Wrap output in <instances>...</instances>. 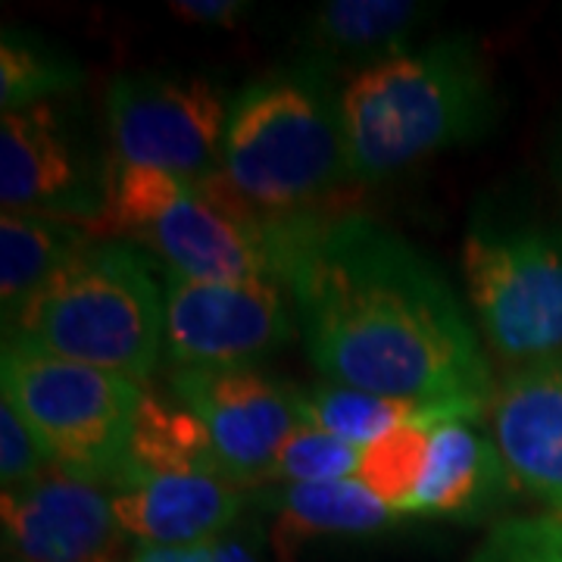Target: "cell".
Listing matches in <instances>:
<instances>
[{
	"label": "cell",
	"instance_id": "cell-1",
	"mask_svg": "<svg viewBox=\"0 0 562 562\" xmlns=\"http://www.w3.org/2000/svg\"><path fill=\"white\" fill-rule=\"evenodd\" d=\"M279 281L325 382L384 397L484 401V341L441 269L372 216H294L272 225Z\"/></svg>",
	"mask_w": 562,
	"mask_h": 562
},
{
	"label": "cell",
	"instance_id": "cell-2",
	"mask_svg": "<svg viewBox=\"0 0 562 562\" xmlns=\"http://www.w3.org/2000/svg\"><path fill=\"white\" fill-rule=\"evenodd\" d=\"M497 88L472 38L428 41L360 69L341 88L350 181L372 184L487 135Z\"/></svg>",
	"mask_w": 562,
	"mask_h": 562
},
{
	"label": "cell",
	"instance_id": "cell-3",
	"mask_svg": "<svg viewBox=\"0 0 562 562\" xmlns=\"http://www.w3.org/2000/svg\"><path fill=\"white\" fill-rule=\"evenodd\" d=\"M220 179L250 216H310L347 176L341 91L319 60L254 79L232 103Z\"/></svg>",
	"mask_w": 562,
	"mask_h": 562
},
{
	"label": "cell",
	"instance_id": "cell-4",
	"mask_svg": "<svg viewBox=\"0 0 562 562\" xmlns=\"http://www.w3.org/2000/svg\"><path fill=\"white\" fill-rule=\"evenodd\" d=\"M162 319V288L150 262L132 244L94 238L3 322V341L140 384L160 362Z\"/></svg>",
	"mask_w": 562,
	"mask_h": 562
},
{
	"label": "cell",
	"instance_id": "cell-5",
	"mask_svg": "<svg viewBox=\"0 0 562 562\" xmlns=\"http://www.w3.org/2000/svg\"><path fill=\"white\" fill-rule=\"evenodd\" d=\"M272 225L250 216L220 172L188 181L162 169L113 162L103 179L101 238L140 244L162 269L184 279H279Z\"/></svg>",
	"mask_w": 562,
	"mask_h": 562
},
{
	"label": "cell",
	"instance_id": "cell-6",
	"mask_svg": "<svg viewBox=\"0 0 562 562\" xmlns=\"http://www.w3.org/2000/svg\"><path fill=\"white\" fill-rule=\"evenodd\" d=\"M0 387L57 469L91 482L116 479L147 394L138 382L3 341Z\"/></svg>",
	"mask_w": 562,
	"mask_h": 562
},
{
	"label": "cell",
	"instance_id": "cell-7",
	"mask_svg": "<svg viewBox=\"0 0 562 562\" xmlns=\"http://www.w3.org/2000/svg\"><path fill=\"white\" fill-rule=\"evenodd\" d=\"M460 257L465 301L491 353L513 369L562 360V225L479 222Z\"/></svg>",
	"mask_w": 562,
	"mask_h": 562
},
{
	"label": "cell",
	"instance_id": "cell-8",
	"mask_svg": "<svg viewBox=\"0 0 562 562\" xmlns=\"http://www.w3.org/2000/svg\"><path fill=\"white\" fill-rule=\"evenodd\" d=\"M232 103L203 76L135 72L106 91L116 162L162 169L188 181L220 172Z\"/></svg>",
	"mask_w": 562,
	"mask_h": 562
},
{
	"label": "cell",
	"instance_id": "cell-9",
	"mask_svg": "<svg viewBox=\"0 0 562 562\" xmlns=\"http://www.w3.org/2000/svg\"><path fill=\"white\" fill-rule=\"evenodd\" d=\"M162 353L176 369H235L301 335L279 279L198 281L162 269Z\"/></svg>",
	"mask_w": 562,
	"mask_h": 562
},
{
	"label": "cell",
	"instance_id": "cell-10",
	"mask_svg": "<svg viewBox=\"0 0 562 562\" xmlns=\"http://www.w3.org/2000/svg\"><path fill=\"white\" fill-rule=\"evenodd\" d=\"M172 394L206 428L222 475L235 484L266 482L281 443L301 425L297 387L254 366L176 369Z\"/></svg>",
	"mask_w": 562,
	"mask_h": 562
},
{
	"label": "cell",
	"instance_id": "cell-11",
	"mask_svg": "<svg viewBox=\"0 0 562 562\" xmlns=\"http://www.w3.org/2000/svg\"><path fill=\"white\" fill-rule=\"evenodd\" d=\"M0 206L72 222L101 238L103 184L88 176L54 101L0 116Z\"/></svg>",
	"mask_w": 562,
	"mask_h": 562
},
{
	"label": "cell",
	"instance_id": "cell-12",
	"mask_svg": "<svg viewBox=\"0 0 562 562\" xmlns=\"http://www.w3.org/2000/svg\"><path fill=\"white\" fill-rule=\"evenodd\" d=\"M0 525L10 562H116L128 538L116 522L113 494L63 469L3 491Z\"/></svg>",
	"mask_w": 562,
	"mask_h": 562
},
{
	"label": "cell",
	"instance_id": "cell-13",
	"mask_svg": "<svg viewBox=\"0 0 562 562\" xmlns=\"http://www.w3.org/2000/svg\"><path fill=\"white\" fill-rule=\"evenodd\" d=\"M484 416L509 482L562 516V360L509 369Z\"/></svg>",
	"mask_w": 562,
	"mask_h": 562
},
{
	"label": "cell",
	"instance_id": "cell-14",
	"mask_svg": "<svg viewBox=\"0 0 562 562\" xmlns=\"http://www.w3.org/2000/svg\"><path fill=\"white\" fill-rule=\"evenodd\" d=\"M238 484L206 472H172L116 484L113 513L138 547H210L241 516Z\"/></svg>",
	"mask_w": 562,
	"mask_h": 562
},
{
	"label": "cell",
	"instance_id": "cell-15",
	"mask_svg": "<svg viewBox=\"0 0 562 562\" xmlns=\"http://www.w3.org/2000/svg\"><path fill=\"white\" fill-rule=\"evenodd\" d=\"M513 487L501 450L479 419H447L431 428L428 462L403 516H475Z\"/></svg>",
	"mask_w": 562,
	"mask_h": 562
},
{
	"label": "cell",
	"instance_id": "cell-16",
	"mask_svg": "<svg viewBox=\"0 0 562 562\" xmlns=\"http://www.w3.org/2000/svg\"><path fill=\"white\" fill-rule=\"evenodd\" d=\"M301 422L316 425L341 441L369 447L409 425H441L447 419H482L487 403L453 397V401H416L384 397L344 384H306L297 387Z\"/></svg>",
	"mask_w": 562,
	"mask_h": 562
},
{
	"label": "cell",
	"instance_id": "cell-17",
	"mask_svg": "<svg viewBox=\"0 0 562 562\" xmlns=\"http://www.w3.org/2000/svg\"><path fill=\"white\" fill-rule=\"evenodd\" d=\"M272 541L284 562L313 538H366L394 528L403 516L357 479L325 484H284L272 497Z\"/></svg>",
	"mask_w": 562,
	"mask_h": 562
},
{
	"label": "cell",
	"instance_id": "cell-18",
	"mask_svg": "<svg viewBox=\"0 0 562 562\" xmlns=\"http://www.w3.org/2000/svg\"><path fill=\"white\" fill-rule=\"evenodd\" d=\"M431 16L413 0H331L310 13L303 44L316 60H357L366 66L406 50V38Z\"/></svg>",
	"mask_w": 562,
	"mask_h": 562
},
{
	"label": "cell",
	"instance_id": "cell-19",
	"mask_svg": "<svg viewBox=\"0 0 562 562\" xmlns=\"http://www.w3.org/2000/svg\"><path fill=\"white\" fill-rule=\"evenodd\" d=\"M94 241L91 232L72 222L35 216V213H3L0 216V310L10 322L20 306L81 244Z\"/></svg>",
	"mask_w": 562,
	"mask_h": 562
},
{
	"label": "cell",
	"instance_id": "cell-20",
	"mask_svg": "<svg viewBox=\"0 0 562 562\" xmlns=\"http://www.w3.org/2000/svg\"><path fill=\"white\" fill-rule=\"evenodd\" d=\"M172 472L222 475L216 450L198 416H191L184 406H166L157 397L144 394L113 487L150 475H172Z\"/></svg>",
	"mask_w": 562,
	"mask_h": 562
},
{
	"label": "cell",
	"instance_id": "cell-21",
	"mask_svg": "<svg viewBox=\"0 0 562 562\" xmlns=\"http://www.w3.org/2000/svg\"><path fill=\"white\" fill-rule=\"evenodd\" d=\"M81 81L79 63L35 35L3 29L0 41V110L20 113L35 103H47Z\"/></svg>",
	"mask_w": 562,
	"mask_h": 562
},
{
	"label": "cell",
	"instance_id": "cell-22",
	"mask_svg": "<svg viewBox=\"0 0 562 562\" xmlns=\"http://www.w3.org/2000/svg\"><path fill=\"white\" fill-rule=\"evenodd\" d=\"M435 425H409L382 441L362 447V462L357 482H362L382 503L403 516L413 501L428 462V441ZM406 519V516H403Z\"/></svg>",
	"mask_w": 562,
	"mask_h": 562
},
{
	"label": "cell",
	"instance_id": "cell-23",
	"mask_svg": "<svg viewBox=\"0 0 562 562\" xmlns=\"http://www.w3.org/2000/svg\"><path fill=\"white\" fill-rule=\"evenodd\" d=\"M362 462V447L341 441L316 425L301 422L291 438L281 443L279 457L269 469L266 482L281 484H325L357 479Z\"/></svg>",
	"mask_w": 562,
	"mask_h": 562
},
{
	"label": "cell",
	"instance_id": "cell-24",
	"mask_svg": "<svg viewBox=\"0 0 562 562\" xmlns=\"http://www.w3.org/2000/svg\"><path fill=\"white\" fill-rule=\"evenodd\" d=\"M469 562H562V516H519L494 525Z\"/></svg>",
	"mask_w": 562,
	"mask_h": 562
},
{
	"label": "cell",
	"instance_id": "cell-25",
	"mask_svg": "<svg viewBox=\"0 0 562 562\" xmlns=\"http://www.w3.org/2000/svg\"><path fill=\"white\" fill-rule=\"evenodd\" d=\"M57 469L47 447L13 403L0 401V487L16 491Z\"/></svg>",
	"mask_w": 562,
	"mask_h": 562
},
{
	"label": "cell",
	"instance_id": "cell-26",
	"mask_svg": "<svg viewBox=\"0 0 562 562\" xmlns=\"http://www.w3.org/2000/svg\"><path fill=\"white\" fill-rule=\"evenodd\" d=\"M169 10L179 20L194 22V25L228 29V25H235L247 16L250 3H241V0H184V3H169Z\"/></svg>",
	"mask_w": 562,
	"mask_h": 562
},
{
	"label": "cell",
	"instance_id": "cell-27",
	"mask_svg": "<svg viewBox=\"0 0 562 562\" xmlns=\"http://www.w3.org/2000/svg\"><path fill=\"white\" fill-rule=\"evenodd\" d=\"M213 550L210 547H138L132 562H213Z\"/></svg>",
	"mask_w": 562,
	"mask_h": 562
},
{
	"label": "cell",
	"instance_id": "cell-28",
	"mask_svg": "<svg viewBox=\"0 0 562 562\" xmlns=\"http://www.w3.org/2000/svg\"><path fill=\"white\" fill-rule=\"evenodd\" d=\"M213 562H257L250 553H247V547L238 541H225L222 538L216 543V550H213Z\"/></svg>",
	"mask_w": 562,
	"mask_h": 562
},
{
	"label": "cell",
	"instance_id": "cell-29",
	"mask_svg": "<svg viewBox=\"0 0 562 562\" xmlns=\"http://www.w3.org/2000/svg\"><path fill=\"white\" fill-rule=\"evenodd\" d=\"M560 169H562V154H560Z\"/></svg>",
	"mask_w": 562,
	"mask_h": 562
},
{
	"label": "cell",
	"instance_id": "cell-30",
	"mask_svg": "<svg viewBox=\"0 0 562 562\" xmlns=\"http://www.w3.org/2000/svg\"><path fill=\"white\" fill-rule=\"evenodd\" d=\"M7 562H10V560H7Z\"/></svg>",
	"mask_w": 562,
	"mask_h": 562
}]
</instances>
